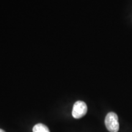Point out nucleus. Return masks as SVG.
Wrapping results in <instances>:
<instances>
[{
    "instance_id": "obj_1",
    "label": "nucleus",
    "mask_w": 132,
    "mask_h": 132,
    "mask_svg": "<svg viewBox=\"0 0 132 132\" xmlns=\"http://www.w3.org/2000/svg\"><path fill=\"white\" fill-rule=\"evenodd\" d=\"M105 126L109 131L118 132L119 129L118 116L114 112H110L107 114L105 119Z\"/></svg>"
},
{
    "instance_id": "obj_2",
    "label": "nucleus",
    "mask_w": 132,
    "mask_h": 132,
    "mask_svg": "<svg viewBox=\"0 0 132 132\" xmlns=\"http://www.w3.org/2000/svg\"><path fill=\"white\" fill-rule=\"evenodd\" d=\"M87 106L85 102L77 101L74 104L72 110V116L75 119H80L86 114Z\"/></svg>"
},
{
    "instance_id": "obj_3",
    "label": "nucleus",
    "mask_w": 132,
    "mask_h": 132,
    "mask_svg": "<svg viewBox=\"0 0 132 132\" xmlns=\"http://www.w3.org/2000/svg\"><path fill=\"white\" fill-rule=\"evenodd\" d=\"M33 132H50L48 128L43 123H37L33 127Z\"/></svg>"
},
{
    "instance_id": "obj_4",
    "label": "nucleus",
    "mask_w": 132,
    "mask_h": 132,
    "mask_svg": "<svg viewBox=\"0 0 132 132\" xmlns=\"http://www.w3.org/2000/svg\"><path fill=\"white\" fill-rule=\"evenodd\" d=\"M0 132H5V131H4V130L2 129H0Z\"/></svg>"
}]
</instances>
